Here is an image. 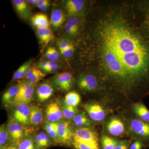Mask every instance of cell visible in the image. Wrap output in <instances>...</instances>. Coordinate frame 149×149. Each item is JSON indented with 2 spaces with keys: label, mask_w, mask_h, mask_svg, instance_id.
<instances>
[{
  "label": "cell",
  "mask_w": 149,
  "mask_h": 149,
  "mask_svg": "<svg viewBox=\"0 0 149 149\" xmlns=\"http://www.w3.org/2000/svg\"><path fill=\"white\" fill-rule=\"evenodd\" d=\"M17 12L25 19H29L30 15L27 2L24 0H13L12 1Z\"/></svg>",
  "instance_id": "7402d4cb"
},
{
  "label": "cell",
  "mask_w": 149,
  "mask_h": 149,
  "mask_svg": "<svg viewBox=\"0 0 149 149\" xmlns=\"http://www.w3.org/2000/svg\"><path fill=\"white\" fill-rule=\"evenodd\" d=\"M32 62V60L27 61L22 64L14 74L13 79L14 80H18L26 76L27 70L31 66Z\"/></svg>",
  "instance_id": "f546056e"
},
{
  "label": "cell",
  "mask_w": 149,
  "mask_h": 149,
  "mask_svg": "<svg viewBox=\"0 0 149 149\" xmlns=\"http://www.w3.org/2000/svg\"><path fill=\"white\" fill-rule=\"evenodd\" d=\"M65 18L64 14L61 10H54L51 15L50 23L54 29H58L64 23Z\"/></svg>",
  "instance_id": "d4e9b609"
},
{
  "label": "cell",
  "mask_w": 149,
  "mask_h": 149,
  "mask_svg": "<svg viewBox=\"0 0 149 149\" xmlns=\"http://www.w3.org/2000/svg\"><path fill=\"white\" fill-rule=\"evenodd\" d=\"M132 109L140 120L149 123V110L142 102L133 104Z\"/></svg>",
  "instance_id": "ac0fdd59"
},
{
  "label": "cell",
  "mask_w": 149,
  "mask_h": 149,
  "mask_svg": "<svg viewBox=\"0 0 149 149\" xmlns=\"http://www.w3.org/2000/svg\"><path fill=\"white\" fill-rule=\"evenodd\" d=\"M50 6V3L49 2L46 3V4L40 7L39 8V9L40 10L43 11H46L47 9L49 7V6Z\"/></svg>",
  "instance_id": "b9f144b4"
},
{
  "label": "cell",
  "mask_w": 149,
  "mask_h": 149,
  "mask_svg": "<svg viewBox=\"0 0 149 149\" xmlns=\"http://www.w3.org/2000/svg\"><path fill=\"white\" fill-rule=\"evenodd\" d=\"M58 69V64L56 62L48 61V66L43 69L42 71L45 73H53Z\"/></svg>",
  "instance_id": "e575fe53"
},
{
  "label": "cell",
  "mask_w": 149,
  "mask_h": 149,
  "mask_svg": "<svg viewBox=\"0 0 149 149\" xmlns=\"http://www.w3.org/2000/svg\"><path fill=\"white\" fill-rule=\"evenodd\" d=\"M107 130L112 136H121L125 131L124 123L118 118H112L107 123Z\"/></svg>",
  "instance_id": "7c38bea8"
},
{
  "label": "cell",
  "mask_w": 149,
  "mask_h": 149,
  "mask_svg": "<svg viewBox=\"0 0 149 149\" xmlns=\"http://www.w3.org/2000/svg\"><path fill=\"white\" fill-rule=\"evenodd\" d=\"M57 45L60 51L66 49L72 45L68 41L65 40H58L57 42Z\"/></svg>",
  "instance_id": "74e56055"
},
{
  "label": "cell",
  "mask_w": 149,
  "mask_h": 149,
  "mask_svg": "<svg viewBox=\"0 0 149 149\" xmlns=\"http://www.w3.org/2000/svg\"><path fill=\"white\" fill-rule=\"evenodd\" d=\"M130 128L132 133L139 139L144 141L147 146H149V123L140 119H133L130 122Z\"/></svg>",
  "instance_id": "8992f818"
},
{
  "label": "cell",
  "mask_w": 149,
  "mask_h": 149,
  "mask_svg": "<svg viewBox=\"0 0 149 149\" xmlns=\"http://www.w3.org/2000/svg\"><path fill=\"white\" fill-rule=\"evenodd\" d=\"M78 88L82 91H93L96 90L98 85L97 78L93 74H80L77 81Z\"/></svg>",
  "instance_id": "8fae6325"
},
{
  "label": "cell",
  "mask_w": 149,
  "mask_h": 149,
  "mask_svg": "<svg viewBox=\"0 0 149 149\" xmlns=\"http://www.w3.org/2000/svg\"><path fill=\"white\" fill-rule=\"evenodd\" d=\"M18 85L11 86L3 94L2 97V102L6 105H9L12 104L18 92Z\"/></svg>",
  "instance_id": "ffe728a7"
},
{
  "label": "cell",
  "mask_w": 149,
  "mask_h": 149,
  "mask_svg": "<svg viewBox=\"0 0 149 149\" xmlns=\"http://www.w3.org/2000/svg\"><path fill=\"white\" fill-rule=\"evenodd\" d=\"M13 108L11 119L27 127L30 125V106L26 104H18L14 105Z\"/></svg>",
  "instance_id": "5b68a950"
},
{
  "label": "cell",
  "mask_w": 149,
  "mask_h": 149,
  "mask_svg": "<svg viewBox=\"0 0 149 149\" xmlns=\"http://www.w3.org/2000/svg\"><path fill=\"white\" fill-rule=\"evenodd\" d=\"M8 130L9 144H16L28 137L30 131L28 127L11 119L8 124Z\"/></svg>",
  "instance_id": "3957f363"
},
{
  "label": "cell",
  "mask_w": 149,
  "mask_h": 149,
  "mask_svg": "<svg viewBox=\"0 0 149 149\" xmlns=\"http://www.w3.org/2000/svg\"><path fill=\"white\" fill-rule=\"evenodd\" d=\"M39 0H27V2L29 5L37 6Z\"/></svg>",
  "instance_id": "7bdbcfd3"
},
{
  "label": "cell",
  "mask_w": 149,
  "mask_h": 149,
  "mask_svg": "<svg viewBox=\"0 0 149 149\" xmlns=\"http://www.w3.org/2000/svg\"><path fill=\"white\" fill-rule=\"evenodd\" d=\"M60 144L71 146L72 140V129L69 122L62 120L57 123Z\"/></svg>",
  "instance_id": "9c48e42d"
},
{
  "label": "cell",
  "mask_w": 149,
  "mask_h": 149,
  "mask_svg": "<svg viewBox=\"0 0 149 149\" xmlns=\"http://www.w3.org/2000/svg\"><path fill=\"white\" fill-rule=\"evenodd\" d=\"M51 83L61 91L66 92L70 91L73 87L74 79L68 72H61L53 77Z\"/></svg>",
  "instance_id": "52a82bcc"
},
{
  "label": "cell",
  "mask_w": 149,
  "mask_h": 149,
  "mask_svg": "<svg viewBox=\"0 0 149 149\" xmlns=\"http://www.w3.org/2000/svg\"><path fill=\"white\" fill-rule=\"evenodd\" d=\"M71 145L75 149H97L82 143L72 136V140Z\"/></svg>",
  "instance_id": "836d02e7"
},
{
  "label": "cell",
  "mask_w": 149,
  "mask_h": 149,
  "mask_svg": "<svg viewBox=\"0 0 149 149\" xmlns=\"http://www.w3.org/2000/svg\"><path fill=\"white\" fill-rule=\"evenodd\" d=\"M36 149H46L53 144L54 141L45 132L38 133L35 138Z\"/></svg>",
  "instance_id": "2e32d148"
},
{
  "label": "cell",
  "mask_w": 149,
  "mask_h": 149,
  "mask_svg": "<svg viewBox=\"0 0 149 149\" xmlns=\"http://www.w3.org/2000/svg\"><path fill=\"white\" fill-rule=\"evenodd\" d=\"M83 107L90 118L95 121H101L106 116L105 111L101 105L95 102H89L83 104Z\"/></svg>",
  "instance_id": "ba28073f"
},
{
  "label": "cell",
  "mask_w": 149,
  "mask_h": 149,
  "mask_svg": "<svg viewBox=\"0 0 149 149\" xmlns=\"http://www.w3.org/2000/svg\"><path fill=\"white\" fill-rule=\"evenodd\" d=\"M131 143V140H124L118 141L114 149H128Z\"/></svg>",
  "instance_id": "d590c367"
},
{
  "label": "cell",
  "mask_w": 149,
  "mask_h": 149,
  "mask_svg": "<svg viewBox=\"0 0 149 149\" xmlns=\"http://www.w3.org/2000/svg\"><path fill=\"white\" fill-rule=\"evenodd\" d=\"M45 56L49 61L56 62L59 58V54L55 48L49 47L46 50Z\"/></svg>",
  "instance_id": "d6a6232c"
},
{
  "label": "cell",
  "mask_w": 149,
  "mask_h": 149,
  "mask_svg": "<svg viewBox=\"0 0 149 149\" xmlns=\"http://www.w3.org/2000/svg\"><path fill=\"white\" fill-rule=\"evenodd\" d=\"M72 136L82 143L96 149H100L98 136L91 128L78 127L72 129Z\"/></svg>",
  "instance_id": "7a4b0ae2"
},
{
  "label": "cell",
  "mask_w": 149,
  "mask_h": 149,
  "mask_svg": "<svg viewBox=\"0 0 149 149\" xmlns=\"http://www.w3.org/2000/svg\"><path fill=\"white\" fill-rule=\"evenodd\" d=\"M9 144L8 124H2L0 127V148L4 149Z\"/></svg>",
  "instance_id": "f1b7e54d"
},
{
  "label": "cell",
  "mask_w": 149,
  "mask_h": 149,
  "mask_svg": "<svg viewBox=\"0 0 149 149\" xmlns=\"http://www.w3.org/2000/svg\"><path fill=\"white\" fill-rule=\"evenodd\" d=\"M118 142V141L111 137L102 135L101 143L102 149H114Z\"/></svg>",
  "instance_id": "1f68e13d"
},
{
  "label": "cell",
  "mask_w": 149,
  "mask_h": 149,
  "mask_svg": "<svg viewBox=\"0 0 149 149\" xmlns=\"http://www.w3.org/2000/svg\"><path fill=\"white\" fill-rule=\"evenodd\" d=\"M18 92L12 105L28 104L32 101L35 93L34 85L26 81H22L18 84Z\"/></svg>",
  "instance_id": "277c9868"
},
{
  "label": "cell",
  "mask_w": 149,
  "mask_h": 149,
  "mask_svg": "<svg viewBox=\"0 0 149 149\" xmlns=\"http://www.w3.org/2000/svg\"><path fill=\"white\" fill-rule=\"evenodd\" d=\"M54 92V88L50 84L47 82L42 83L37 88V98L40 102L45 101L52 97Z\"/></svg>",
  "instance_id": "5bb4252c"
},
{
  "label": "cell",
  "mask_w": 149,
  "mask_h": 149,
  "mask_svg": "<svg viewBox=\"0 0 149 149\" xmlns=\"http://www.w3.org/2000/svg\"><path fill=\"white\" fill-rule=\"evenodd\" d=\"M37 34L40 42L47 45L54 38L53 33L49 27H44L37 29Z\"/></svg>",
  "instance_id": "603a6c76"
},
{
  "label": "cell",
  "mask_w": 149,
  "mask_h": 149,
  "mask_svg": "<svg viewBox=\"0 0 149 149\" xmlns=\"http://www.w3.org/2000/svg\"><path fill=\"white\" fill-rule=\"evenodd\" d=\"M80 21L76 17H70L66 22L65 26V30L68 35L74 36L77 34L79 30Z\"/></svg>",
  "instance_id": "cb8c5ba5"
},
{
  "label": "cell",
  "mask_w": 149,
  "mask_h": 149,
  "mask_svg": "<svg viewBox=\"0 0 149 149\" xmlns=\"http://www.w3.org/2000/svg\"><path fill=\"white\" fill-rule=\"evenodd\" d=\"M3 149H19L15 144L10 143Z\"/></svg>",
  "instance_id": "ab89813d"
},
{
  "label": "cell",
  "mask_w": 149,
  "mask_h": 149,
  "mask_svg": "<svg viewBox=\"0 0 149 149\" xmlns=\"http://www.w3.org/2000/svg\"><path fill=\"white\" fill-rule=\"evenodd\" d=\"M15 144L19 149H36L35 139L29 136Z\"/></svg>",
  "instance_id": "4dcf8cb0"
},
{
  "label": "cell",
  "mask_w": 149,
  "mask_h": 149,
  "mask_svg": "<svg viewBox=\"0 0 149 149\" xmlns=\"http://www.w3.org/2000/svg\"><path fill=\"white\" fill-rule=\"evenodd\" d=\"M146 146H147L146 144L144 141L138 139L132 144L130 149H142Z\"/></svg>",
  "instance_id": "8d00e7d4"
},
{
  "label": "cell",
  "mask_w": 149,
  "mask_h": 149,
  "mask_svg": "<svg viewBox=\"0 0 149 149\" xmlns=\"http://www.w3.org/2000/svg\"><path fill=\"white\" fill-rule=\"evenodd\" d=\"M48 2H49V1L47 0H39V3L37 4V6L39 8L40 7L46 4Z\"/></svg>",
  "instance_id": "60d3db41"
},
{
  "label": "cell",
  "mask_w": 149,
  "mask_h": 149,
  "mask_svg": "<svg viewBox=\"0 0 149 149\" xmlns=\"http://www.w3.org/2000/svg\"><path fill=\"white\" fill-rule=\"evenodd\" d=\"M84 3L81 0H69L67 1L65 8L69 14L72 15L80 11L83 8Z\"/></svg>",
  "instance_id": "484cf974"
},
{
  "label": "cell",
  "mask_w": 149,
  "mask_h": 149,
  "mask_svg": "<svg viewBox=\"0 0 149 149\" xmlns=\"http://www.w3.org/2000/svg\"><path fill=\"white\" fill-rule=\"evenodd\" d=\"M32 25L37 29L44 27H49L50 23L47 15L43 13H37L32 17Z\"/></svg>",
  "instance_id": "44dd1931"
},
{
  "label": "cell",
  "mask_w": 149,
  "mask_h": 149,
  "mask_svg": "<svg viewBox=\"0 0 149 149\" xmlns=\"http://www.w3.org/2000/svg\"><path fill=\"white\" fill-rule=\"evenodd\" d=\"M61 105L64 118L68 120H72L80 113V111L77 107L70 106L66 104L64 102Z\"/></svg>",
  "instance_id": "4316f807"
},
{
  "label": "cell",
  "mask_w": 149,
  "mask_h": 149,
  "mask_svg": "<svg viewBox=\"0 0 149 149\" xmlns=\"http://www.w3.org/2000/svg\"><path fill=\"white\" fill-rule=\"evenodd\" d=\"M72 123L77 127L92 128L93 125L91 118L88 117L85 111L79 113L72 119Z\"/></svg>",
  "instance_id": "e0dca14e"
},
{
  "label": "cell",
  "mask_w": 149,
  "mask_h": 149,
  "mask_svg": "<svg viewBox=\"0 0 149 149\" xmlns=\"http://www.w3.org/2000/svg\"><path fill=\"white\" fill-rule=\"evenodd\" d=\"M110 11L97 29L98 55L102 74L121 88L141 87L149 94V1L141 2L136 22Z\"/></svg>",
  "instance_id": "6da1fadb"
},
{
  "label": "cell",
  "mask_w": 149,
  "mask_h": 149,
  "mask_svg": "<svg viewBox=\"0 0 149 149\" xmlns=\"http://www.w3.org/2000/svg\"><path fill=\"white\" fill-rule=\"evenodd\" d=\"M46 74L38 67L31 65L26 73V81L28 83L34 85L45 77Z\"/></svg>",
  "instance_id": "4fadbf2b"
},
{
  "label": "cell",
  "mask_w": 149,
  "mask_h": 149,
  "mask_svg": "<svg viewBox=\"0 0 149 149\" xmlns=\"http://www.w3.org/2000/svg\"><path fill=\"white\" fill-rule=\"evenodd\" d=\"M61 53L64 57L66 58H69L71 57L74 53V47L72 45L69 48L64 50L60 51Z\"/></svg>",
  "instance_id": "f35d334b"
},
{
  "label": "cell",
  "mask_w": 149,
  "mask_h": 149,
  "mask_svg": "<svg viewBox=\"0 0 149 149\" xmlns=\"http://www.w3.org/2000/svg\"><path fill=\"white\" fill-rule=\"evenodd\" d=\"M57 123H52L46 120L43 124V127L46 133L52 139L54 142L56 143L60 144Z\"/></svg>",
  "instance_id": "d6986e66"
},
{
  "label": "cell",
  "mask_w": 149,
  "mask_h": 149,
  "mask_svg": "<svg viewBox=\"0 0 149 149\" xmlns=\"http://www.w3.org/2000/svg\"><path fill=\"white\" fill-rule=\"evenodd\" d=\"M30 114L29 124L33 126H38L43 121V113L41 109L35 104L30 106Z\"/></svg>",
  "instance_id": "9a60e30c"
},
{
  "label": "cell",
  "mask_w": 149,
  "mask_h": 149,
  "mask_svg": "<svg viewBox=\"0 0 149 149\" xmlns=\"http://www.w3.org/2000/svg\"><path fill=\"white\" fill-rule=\"evenodd\" d=\"M45 117L47 121L57 123L62 121L64 118L61 105L58 102H52L48 104L46 108Z\"/></svg>",
  "instance_id": "30bf717a"
},
{
  "label": "cell",
  "mask_w": 149,
  "mask_h": 149,
  "mask_svg": "<svg viewBox=\"0 0 149 149\" xmlns=\"http://www.w3.org/2000/svg\"><path fill=\"white\" fill-rule=\"evenodd\" d=\"M80 101L81 97L79 94L74 91H72L67 94L63 102L70 106L77 107Z\"/></svg>",
  "instance_id": "83f0119b"
}]
</instances>
